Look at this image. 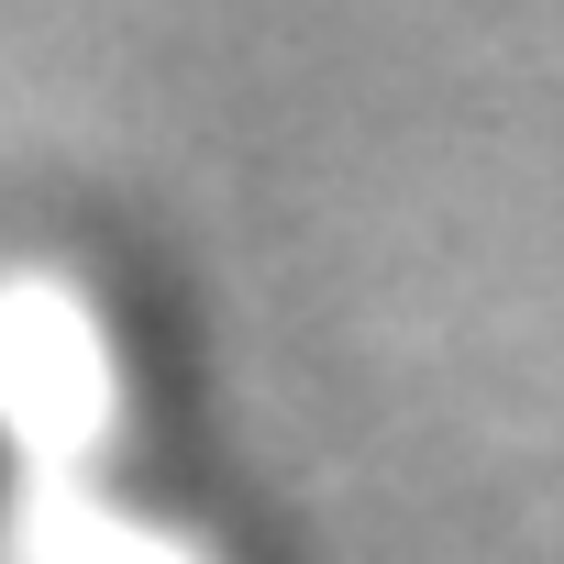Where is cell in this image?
<instances>
[{
  "mask_svg": "<svg viewBox=\"0 0 564 564\" xmlns=\"http://www.w3.org/2000/svg\"><path fill=\"white\" fill-rule=\"evenodd\" d=\"M12 498H23V443H12V421H0V531H12Z\"/></svg>",
  "mask_w": 564,
  "mask_h": 564,
  "instance_id": "6da1fadb",
  "label": "cell"
}]
</instances>
